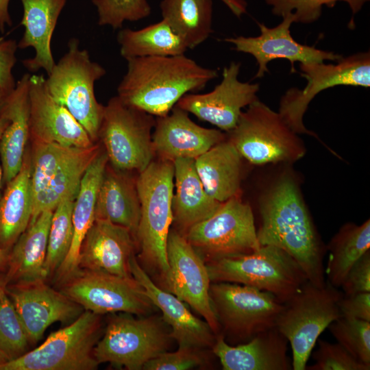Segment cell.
I'll use <instances>...</instances> for the list:
<instances>
[{"label": "cell", "instance_id": "1", "mask_svg": "<svg viewBox=\"0 0 370 370\" xmlns=\"http://www.w3.org/2000/svg\"><path fill=\"white\" fill-rule=\"evenodd\" d=\"M258 211L260 245L284 250L298 263L308 282L323 286L326 247L290 170L282 171L264 187L258 199Z\"/></svg>", "mask_w": 370, "mask_h": 370}, {"label": "cell", "instance_id": "2", "mask_svg": "<svg viewBox=\"0 0 370 370\" xmlns=\"http://www.w3.org/2000/svg\"><path fill=\"white\" fill-rule=\"evenodd\" d=\"M126 73L117 88L125 104L157 117L168 114L178 101L199 91L218 76L184 54L126 60Z\"/></svg>", "mask_w": 370, "mask_h": 370}, {"label": "cell", "instance_id": "3", "mask_svg": "<svg viewBox=\"0 0 370 370\" xmlns=\"http://www.w3.org/2000/svg\"><path fill=\"white\" fill-rule=\"evenodd\" d=\"M140 205L136 243L142 261L158 271L165 285L169 274L166 243L173 223L174 166L169 160H153L136 180Z\"/></svg>", "mask_w": 370, "mask_h": 370}, {"label": "cell", "instance_id": "4", "mask_svg": "<svg viewBox=\"0 0 370 370\" xmlns=\"http://www.w3.org/2000/svg\"><path fill=\"white\" fill-rule=\"evenodd\" d=\"M213 282L240 284L288 300L308 279L298 263L286 251L272 245L256 251L205 262Z\"/></svg>", "mask_w": 370, "mask_h": 370}, {"label": "cell", "instance_id": "5", "mask_svg": "<svg viewBox=\"0 0 370 370\" xmlns=\"http://www.w3.org/2000/svg\"><path fill=\"white\" fill-rule=\"evenodd\" d=\"M343 295L327 281L321 287L308 281L284 303L275 328L291 344L292 369L306 370L320 334L342 317L338 301Z\"/></svg>", "mask_w": 370, "mask_h": 370}, {"label": "cell", "instance_id": "6", "mask_svg": "<svg viewBox=\"0 0 370 370\" xmlns=\"http://www.w3.org/2000/svg\"><path fill=\"white\" fill-rule=\"evenodd\" d=\"M105 69L91 60L87 50L73 38L66 53L56 63L45 85L52 98L66 108L83 126L92 141L98 138L104 106L95 97V83L106 75Z\"/></svg>", "mask_w": 370, "mask_h": 370}, {"label": "cell", "instance_id": "7", "mask_svg": "<svg viewBox=\"0 0 370 370\" xmlns=\"http://www.w3.org/2000/svg\"><path fill=\"white\" fill-rule=\"evenodd\" d=\"M226 135L241 157L255 165L293 163L306 152L299 134L259 99L242 112Z\"/></svg>", "mask_w": 370, "mask_h": 370}, {"label": "cell", "instance_id": "8", "mask_svg": "<svg viewBox=\"0 0 370 370\" xmlns=\"http://www.w3.org/2000/svg\"><path fill=\"white\" fill-rule=\"evenodd\" d=\"M101 315L84 310L67 326L52 332L38 347L0 364V370H94V348L101 338Z\"/></svg>", "mask_w": 370, "mask_h": 370}, {"label": "cell", "instance_id": "9", "mask_svg": "<svg viewBox=\"0 0 370 370\" xmlns=\"http://www.w3.org/2000/svg\"><path fill=\"white\" fill-rule=\"evenodd\" d=\"M210 297L223 336L244 343L275 328L284 303L269 292L231 282H214Z\"/></svg>", "mask_w": 370, "mask_h": 370}, {"label": "cell", "instance_id": "10", "mask_svg": "<svg viewBox=\"0 0 370 370\" xmlns=\"http://www.w3.org/2000/svg\"><path fill=\"white\" fill-rule=\"evenodd\" d=\"M153 116L125 104L117 97L104 106L99 130L112 167L121 171H143L155 156L151 130Z\"/></svg>", "mask_w": 370, "mask_h": 370}, {"label": "cell", "instance_id": "11", "mask_svg": "<svg viewBox=\"0 0 370 370\" xmlns=\"http://www.w3.org/2000/svg\"><path fill=\"white\" fill-rule=\"evenodd\" d=\"M182 234L205 262L260 247L251 207L240 195L222 202L214 214Z\"/></svg>", "mask_w": 370, "mask_h": 370}, {"label": "cell", "instance_id": "12", "mask_svg": "<svg viewBox=\"0 0 370 370\" xmlns=\"http://www.w3.org/2000/svg\"><path fill=\"white\" fill-rule=\"evenodd\" d=\"M299 69L307 84L301 90H288L280 99L278 111L283 121L297 134L319 138L306 127L303 118L311 101L321 91L336 86H370L369 51L342 58L335 64L300 63Z\"/></svg>", "mask_w": 370, "mask_h": 370}, {"label": "cell", "instance_id": "13", "mask_svg": "<svg viewBox=\"0 0 370 370\" xmlns=\"http://www.w3.org/2000/svg\"><path fill=\"white\" fill-rule=\"evenodd\" d=\"M114 314L94 348L99 364L140 370L147 362L166 351L171 337L157 319Z\"/></svg>", "mask_w": 370, "mask_h": 370}, {"label": "cell", "instance_id": "14", "mask_svg": "<svg viewBox=\"0 0 370 370\" xmlns=\"http://www.w3.org/2000/svg\"><path fill=\"white\" fill-rule=\"evenodd\" d=\"M60 291L84 310L99 315L116 312L145 315L154 307L134 278L101 271L81 269Z\"/></svg>", "mask_w": 370, "mask_h": 370}, {"label": "cell", "instance_id": "15", "mask_svg": "<svg viewBox=\"0 0 370 370\" xmlns=\"http://www.w3.org/2000/svg\"><path fill=\"white\" fill-rule=\"evenodd\" d=\"M169 267L166 289L200 314L216 335L220 325L210 297V279L206 262L179 231L170 229L166 243Z\"/></svg>", "mask_w": 370, "mask_h": 370}, {"label": "cell", "instance_id": "16", "mask_svg": "<svg viewBox=\"0 0 370 370\" xmlns=\"http://www.w3.org/2000/svg\"><path fill=\"white\" fill-rule=\"evenodd\" d=\"M240 69V62H232L223 68L222 79L212 91L188 93L175 106L220 130L230 132L237 124L243 108L258 99L259 84L241 82Z\"/></svg>", "mask_w": 370, "mask_h": 370}, {"label": "cell", "instance_id": "17", "mask_svg": "<svg viewBox=\"0 0 370 370\" xmlns=\"http://www.w3.org/2000/svg\"><path fill=\"white\" fill-rule=\"evenodd\" d=\"M5 292L31 345L36 343L51 324L73 322L84 311L62 292L47 284L46 281L9 284L5 286Z\"/></svg>", "mask_w": 370, "mask_h": 370}, {"label": "cell", "instance_id": "18", "mask_svg": "<svg viewBox=\"0 0 370 370\" xmlns=\"http://www.w3.org/2000/svg\"><path fill=\"white\" fill-rule=\"evenodd\" d=\"M295 23L293 12L282 16V22L274 27H268L258 23L260 34L256 37L238 36L227 38L225 41L232 44L234 49L251 55L258 66L255 77H262L268 72L267 64L273 60L286 59L291 64V73L296 72L294 64L338 61L342 56L332 51L302 45L293 39L291 26Z\"/></svg>", "mask_w": 370, "mask_h": 370}, {"label": "cell", "instance_id": "19", "mask_svg": "<svg viewBox=\"0 0 370 370\" xmlns=\"http://www.w3.org/2000/svg\"><path fill=\"white\" fill-rule=\"evenodd\" d=\"M29 99V136L35 143H56L73 148L94 145L83 126L50 95L43 75H30Z\"/></svg>", "mask_w": 370, "mask_h": 370}, {"label": "cell", "instance_id": "20", "mask_svg": "<svg viewBox=\"0 0 370 370\" xmlns=\"http://www.w3.org/2000/svg\"><path fill=\"white\" fill-rule=\"evenodd\" d=\"M136 240L126 227L95 219L82 243L79 267L132 278L130 261L135 255Z\"/></svg>", "mask_w": 370, "mask_h": 370}, {"label": "cell", "instance_id": "21", "mask_svg": "<svg viewBox=\"0 0 370 370\" xmlns=\"http://www.w3.org/2000/svg\"><path fill=\"white\" fill-rule=\"evenodd\" d=\"M225 138L221 130L198 125L188 112L175 106L168 114L156 119L152 143L160 159L173 162L196 159Z\"/></svg>", "mask_w": 370, "mask_h": 370}, {"label": "cell", "instance_id": "22", "mask_svg": "<svg viewBox=\"0 0 370 370\" xmlns=\"http://www.w3.org/2000/svg\"><path fill=\"white\" fill-rule=\"evenodd\" d=\"M133 278L141 285L154 306L160 310L163 320L171 328L170 337L179 347H212L217 335L205 321L193 315L184 301L157 286L138 264L135 255L130 261Z\"/></svg>", "mask_w": 370, "mask_h": 370}, {"label": "cell", "instance_id": "23", "mask_svg": "<svg viewBox=\"0 0 370 370\" xmlns=\"http://www.w3.org/2000/svg\"><path fill=\"white\" fill-rule=\"evenodd\" d=\"M287 339L276 328L262 332L244 343L232 346L221 334L212 347L224 370H290Z\"/></svg>", "mask_w": 370, "mask_h": 370}, {"label": "cell", "instance_id": "24", "mask_svg": "<svg viewBox=\"0 0 370 370\" xmlns=\"http://www.w3.org/2000/svg\"><path fill=\"white\" fill-rule=\"evenodd\" d=\"M108 162V158L106 151L99 149L82 179L73 209L72 243L65 259L52 277L55 285L59 288L81 271L79 267L80 249L95 219L97 193Z\"/></svg>", "mask_w": 370, "mask_h": 370}, {"label": "cell", "instance_id": "25", "mask_svg": "<svg viewBox=\"0 0 370 370\" xmlns=\"http://www.w3.org/2000/svg\"><path fill=\"white\" fill-rule=\"evenodd\" d=\"M29 73L22 76L0 106V116L6 121L0 138L3 183L5 184L21 170L29 137Z\"/></svg>", "mask_w": 370, "mask_h": 370}, {"label": "cell", "instance_id": "26", "mask_svg": "<svg viewBox=\"0 0 370 370\" xmlns=\"http://www.w3.org/2000/svg\"><path fill=\"white\" fill-rule=\"evenodd\" d=\"M66 1L21 0L23 8L21 25L25 30L18 48H34V56L23 61L30 72L44 69L48 75L53 68L56 62L51 48V38Z\"/></svg>", "mask_w": 370, "mask_h": 370}, {"label": "cell", "instance_id": "27", "mask_svg": "<svg viewBox=\"0 0 370 370\" xmlns=\"http://www.w3.org/2000/svg\"><path fill=\"white\" fill-rule=\"evenodd\" d=\"M52 214L51 210L42 212L12 247L4 275L6 286L47 282L45 263Z\"/></svg>", "mask_w": 370, "mask_h": 370}, {"label": "cell", "instance_id": "28", "mask_svg": "<svg viewBox=\"0 0 370 370\" xmlns=\"http://www.w3.org/2000/svg\"><path fill=\"white\" fill-rule=\"evenodd\" d=\"M174 187L172 199L173 222L184 234L195 224L208 218L221 203L206 191L197 173L195 159L178 158L173 162Z\"/></svg>", "mask_w": 370, "mask_h": 370}, {"label": "cell", "instance_id": "29", "mask_svg": "<svg viewBox=\"0 0 370 370\" xmlns=\"http://www.w3.org/2000/svg\"><path fill=\"white\" fill-rule=\"evenodd\" d=\"M243 158L226 138L195 159L207 193L219 202L240 195Z\"/></svg>", "mask_w": 370, "mask_h": 370}, {"label": "cell", "instance_id": "30", "mask_svg": "<svg viewBox=\"0 0 370 370\" xmlns=\"http://www.w3.org/2000/svg\"><path fill=\"white\" fill-rule=\"evenodd\" d=\"M140 215L136 180L107 165L97 193L95 219L127 228L136 240Z\"/></svg>", "mask_w": 370, "mask_h": 370}, {"label": "cell", "instance_id": "31", "mask_svg": "<svg viewBox=\"0 0 370 370\" xmlns=\"http://www.w3.org/2000/svg\"><path fill=\"white\" fill-rule=\"evenodd\" d=\"M33 212L31 159L25 156L17 175L0 198V247L10 249L29 225Z\"/></svg>", "mask_w": 370, "mask_h": 370}, {"label": "cell", "instance_id": "32", "mask_svg": "<svg viewBox=\"0 0 370 370\" xmlns=\"http://www.w3.org/2000/svg\"><path fill=\"white\" fill-rule=\"evenodd\" d=\"M120 53L125 60L150 56L183 55L188 49L164 19L142 29H121L117 34Z\"/></svg>", "mask_w": 370, "mask_h": 370}, {"label": "cell", "instance_id": "33", "mask_svg": "<svg viewBox=\"0 0 370 370\" xmlns=\"http://www.w3.org/2000/svg\"><path fill=\"white\" fill-rule=\"evenodd\" d=\"M212 0H162V18L181 38L187 49L204 42L212 34Z\"/></svg>", "mask_w": 370, "mask_h": 370}, {"label": "cell", "instance_id": "34", "mask_svg": "<svg viewBox=\"0 0 370 370\" xmlns=\"http://www.w3.org/2000/svg\"><path fill=\"white\" fill-rule=\"evenodd\" d=\"M327 250L326 281L340 288L352 267L370 250V220L360 225L344 224L331 239Z\"/></svg>", "mask_w": 370, "mask_h": 370}, {"label": "cell", "instance_id": "35", "mask_svg": "<svg viewBox=\"0 0 370 370\" xmlns=\"http://www.w3.org/2000/svg\"><path fill=\"white\" fill-rule=\"evenodd\" d=\"M98 151L95 145L89 148H71L49 184L41 212L53 211L66 197L76 198L83 175Z\"/></svg>", "mask_w": 370, "mask_h": 370}, {"label": "cell", "instance_id": "36", "mask_svg": "<svg viewBox=\"0 0 370 370\" xmlns=\"http://www.w3.org/2000/svg\"><path fill=\"white\" fill-rule=\"evenodd\" d=\"M31 159V186L33 198V212L30 223L41 213L49 184L71 148L56 143H35Z\"/></svg>", "mask_w": 370, "mask_h": 370}, {"label": "cell", "instance_id": "37", "mask_svg": "<svg viewBox=\"0 0 370 370\" xmlns=\"http://www.w3.org/2000/svg\"><path fill=\"white\" fill-rule=\"evenodd\" d=\"M75 198H64L53 211L48 234L45 269L51 278L65 259L70 249L73 226L72 214Z\"/></svg>", "mask_w": 370, "mask_h": 370}, {"label": "cell", "instance_id": "38", "mask_svg": "<svg viewBox=\"0 0 370 370\" xmlns=\"http://www.w3.org/2000/svg\"><path fill=\"white\" fill-rule=\"evenodd\" d=\"M31 345L21 320L5 289L0 295V355L10 361L28 352Z\"/></svg>", "mask_w": 370, "mask_h": 370}, {"label": "cell", "instance_id": "39", "mask_svg": "<svg viewBox=\"0 0 370 370\" xmlns=\"http://www.w3.org/2000/svg\"><path fill=\"white\" fill-rule=\"evenodd\" d=\"M328 328L352 356L370 365V321L341 317Z\"/></svg>", "mask_w": 370, "mask_h": 370}, {"label": "cell", "instance_id": "40", "mask_svg": "<svg viewBox=\"0 0 370 370\" xmlns=\"http://www.w3.org/2000/svg\"><path fill=\"white\" fill-rule=\"evenodd\" d=\"M271 6L273 14L282 17L293 12L295 23L309 24L317 21L321 14L323 6L334 7L338 1L348 4L352 15L356 14L370 0H264Z\"/></svg>", "mask_w": 370, "mask_h": 370}, {"label": "cell", "instance_id": "41", "mask_svg": "<svg viewBox=\"0 0 370 370\" xmlns=\"http://www.w3.org/2000/svg\"><path fill=\"white\" fill-rule=\"evenodd\" d=\"M97 7L99 25L121 28L125 21H137L151 14L147 0H92Z\"/></svg>", "mask_w": 370, "mask_h": 370}, {"label": "cell", "instance_id": "42", "mask_svg": "<svg viewBox=\"0 0 370 370\" xmlns=\"http://www.w3.org/2000/svg\"><path fill=\"white\" fill-rule=\"evenodd\" d=\"M319 347L311 353L315 362L306 370H369L366 365L352 356L338 343H332L318 338Z\"/></svg>", "mask_w": 370, "mask_h": 370}, {"label": "cell", "instance_id": "43", "mask_svg": "<svg viewBox=\"0 0 370 370\" xmlns=\"http://www.w3.org/2000/svg\"><path fill=\"white\" fill-rule=\"evenodd\" d=\"M193 347H179L174 352L161 353L147 362L145 370H187L200 366L205 362V358Z\"/></svg>", "mask_w": 370, "mask_h": 370}, {"label": "cell", "instance_id": "44", "mask_svg": "<svg viewBox=\"0 0 370 370\" xmlns=\"http://www.w3.org/2000/svg\"><path fill=\"white\" fill-rule=\"evenodd\" d=\"M341 288L345 295L370 292V250L352 267Z\"/></svg>", "mask_w": 370, "mask_h": 370}, {"label": "cell", "instance_id": "45", "mask_svg": "<svg viewBox=\"0 0 370 370\" xmlns=\"http://www.w3.org/2000/svg\"><path fill=\"white\" fill-rule=\"evenodd\" d=\"M18 43L12 39L0 41V86L7 92H11L16 83L12 69L16 63Z\"/></svg>", "mask_w": 370, "mask_h": 370}, {"label": "cell", "instance_id": "46", "mask_svg": "<svg viewBox=\"0 0 370 370\" xmlns=\"http://www.w3.org/2000/svg\"><path fill=\"white\" fill-rule=\"evenodd\" d=\"M342 317L370 321V292L343 295L338 301Z\"/></svg>", "mask_w": 370, "mask_h": 370}, {"label": "cell", "instance_id": "47", "mask_svg": "<svg viewBox=\"0 0 370 370\" xmlns=\"http://www.w3.org/2000/svg\"><path fill=\"white\" fill-rule=\"evenodd\" d=\"M229 10L238 18L247 13L246 0H221Z\"/></svg>", "mask_w": 370, "mask_h": 370}, {"label": "cell", "instance_id": "48", "mask_svg": "<svg viewBox=\"0 0 370 370\" xmlns=\"http://www.w3.org/2000/svg\"><path fill=\"white\" fill-rule=\"evenodd\" d=\"M10 0H0V31L3 32L6 25L10 26L12 20L8 11Z\"/></svg>", "mask_w": 370, "mask_h": 370}, {"label": "cell", "instance_id": "49", "mask_svg": "<svg viewBox=\"0 0 370 370\" xmlns=\"http://www.w3.org/2000/svg\"><path fill=\"white\" fill-rule=\"evenodd\" d=\"M8 254L7 251L0 247V272L4 271L7 268Z\"/></svg>", "mask_w": 370, "mask_h": 370}, {"label": "cell", "instance_id": "50", "mask_svg": "<svg viewBox=\"0 0 370 370\" xmlns=\"http://www.w3.org/2000/svg\"><path fill=\"white\" fill-rule=\"evenodd\" d=\"M5 123H6V121H5V119L0 116V138H1V134L3 132V128H4L5 125ZM2 184H3V171H2L1 165L0 164V198H1V196Z\"/></svg>", "mask_w": 370, "mask_h": 370}, {"label": "cell", "instance_id": "51", "mask_svg": "<svg viewBox=\"0 0 370 370\" xmlns=\"http://www.w3.org/2000/svg\"><path fill=\"white\" fill-rule=\"evenodd\" d=\"M5 282L4 279V275L2 276L0 275V295L5 291Z\"/></svg>", "mask_w": 370, "mask_h": 370}, {"label": "cell", "instance_id": "52", "mask_svg": "<svg viewBox=\"0 0 370 370\" xmlns=\"http://www.w3.org/2000/svg\"><path fill=\"white\" fill-rule=\"evenodd\" d=\"M9 92H7L1 86H0V106L4 99V98L5 97V96L8 94Z\"/></svg>", "mask_w": 370, "mask_h": 370}, {"label": "cell", "instance_id": "53", "mask_svg": "<svg viewBox=\"0 0 370 370\" xmlns=\"http://www.w3.org/2000/svg\"><path fill=\"white\" fill-rule=\"evenodd\" d=\"M6 362L5 360L0 355V364Z\"/></svg>", "mask_w": 370, "mask_h": 370}]
</instances>
